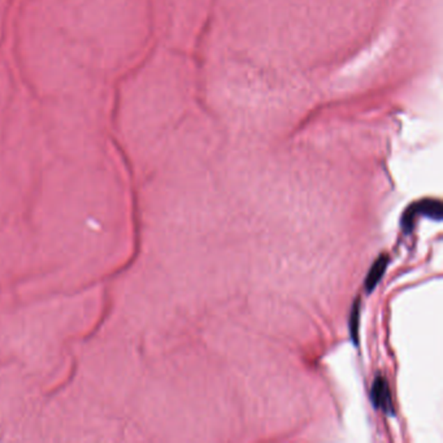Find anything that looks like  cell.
I'll list each match as a JSON object with an SVG mask.
<instances>
[{"label": "cell", "mask_w": 443, "mask_h": 443, "mask_svg": "<svg viewBox=\"0 0 443 443\" xmlns=\"http://www.w3.org/2000/svg\"><path fill=\"white\" fill-rule=\"evenodd\" d=\"M360 306L362 302L357 298L354 300L351 312H350V321H348V328H350V338L354 343V346H359V329H360Z\"/></svg>", "instance_id": "277c9868"}, {"label": "cell", "mask_w": 443, "mask_h": 443, "mask_svg": "<svg viewBox=\"0 0 443 443\" xmlns=\"http://www.w3.org/2000/svg\"><path fill=\"white\" fill-rule=\"evenodd\" d=\"M371 402L376 410H380L389 416L394 414L395 410L391 389H390L387 380L381 375H378L375 378L372 387H371Z\"/></svg>", "instance_id": "7a4b0ae2"}, {"label": "cell", "mask_w": 443, "mask_h": 443, "mask_svg": "<svg viewBox=\"0 0 443 443\" xmlns=\"http://www.w3.org/2000/svg\"><path fill=\"white\" fill-rule=\"evenodd\" d=\"M428 217L434 222H442L443 205L441 201L426 198L421 199L419 202H414L405 210L402 220H401V228L405 234H410L414 231V222L417 217Z\"/></svg>", "instance_id": "6da1fadb"}, {"label": "cell", "mask_w": 443, "mask_h": 443, "mask_svg": "<svg viewBox=\"0 0 443 443\" xmlns=\"http://www.w3.org/2000/svg\"><path fill=\"white\" fill-rule=\"evenodd\" d=\"M389 261H390V259H389L387 255H380V256L377 258L376 261L372 264V267L368 270L366 282H364L366 291L368 294H371L373 290L376 289L377 285L380 283V281L385 276Z\"/></svg>", "instance_id": "3957f363"}]
</instances>
